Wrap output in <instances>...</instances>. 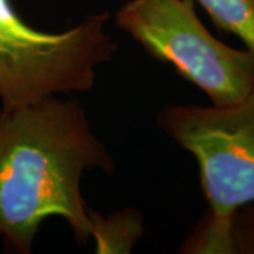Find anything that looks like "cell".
Instances as JSON below:
<instances>
[{
    "label": "cell",
    "instance_id": "1",
    "mask_svg": "<svg viewBox=\"0 0 254 254\" xmlns=\"http://www.w3.org/2000/svg\"><path fill=\"white\" fill-rule=\"evenodd\" d=\"M113 173L115 164L76 100L50 96L0 109V237L17 253L31 252L40 225L63 218L75 239L95 236L98 215L82 196L85 171Z\"/></svg>",
    "mask_w": 254,
    "mask_h": 254
},
{
    "label": "cell",
    "instance_id": "2",
    "mask_svg": "<svg viewBox=\"0 0 254 254\" xmlns=\"http://www.w3.org/2000/svg\"><path fill=\"white\" fill-rule=\"evenodd\" d=\"M158 125L198 164L208 215L187 253H236L232 220L254 202V88L227 106H168Z\"/></svg>",
    "mask_w": 254,
    "mask_h": 254
},
{
    "label": "cell",
    "instance_id": "3",
    "mask_svg": "<svg viewBox=\"0 0 254 254\" xmlns=\"http://www.w3.org/2000/svg\"><path fill=\"white\" fill-rule=\"evenodd\" d=\"M108 13L92 14L63 33H44L18 17L9 0H0V102L14 108L58 93L86 92L96 69L116 44L106 33Z\"/></svg>",
    "mask_w": 254,
    "mask_h": 254
},
{
    "label": "cell",
    "instance_id": "4",
    "mask_svg": "<svg viewBox=\"0 0 254 254\" xmlns=\"http://www.w3.org/2000/svg\"><path fill=\"white\" fill-rule=\"evenodd\" d=\"M115 24L155 60L173 65L215 106L237 103L254 88V55L212 36L192 0H128Z\"/></svg>",
    "mask_w": 254,
    "mask_h": 254
},
{
    "label": "cell",
    "instance_id": "5",
    "mask_svg": "<svg viewBox=\"0 0 254 254\" xmlns=\"http://www.w3.org/2000/svg\"><path fill=\"white\" fill-rule=\"evenodd\" d=\"M205 10L222 31L243 41L254 55V0H192Z\"/></svg>",
    "mask_w": 254,
    "mask_h": 254
},
{
    "label": "cell",
    "instance_id": "6",
    "mask_svg": "<svg viewBox=\"0 0 254 254\" xmlns=\"http://www.w3.org/2000/svg\"><path fill=\"white\" fill-rule=\"evenodd\" d=\"M141 232L140 220L137 215L118 213L110 218H100L98 215L95 227V242L98 252H115L119 249L130 250Z\"/></svg>",
    "mask_w": 254,
    "mask_h": 254
},
{
    "label": "cell",
    "instance_id": "7",
    "mask_svg": "<svg viewBox=\"0 0 254 254\" xmlns=\"http://www.w3.org/2000/svg\"><path fill=\"white\" fill-rule=\"evenodd\" d=\"M232 233L236 253H254V202L235 212Z\"/></svg>",
    "mask_w": 254,
    "mask_h": 254
}]
</instances>
